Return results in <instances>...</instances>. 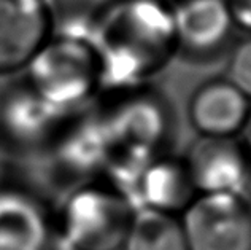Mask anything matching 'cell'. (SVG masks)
Segmentation results:
<instances>
[{
	"mask_svg": "<svg viewBox=\"0 0 251 250\" xmlns=\"http://www.w3.org/2000/svg\"><path fill=\"white\" fill-rule=\"evenodd\" d=\"M166 2L172 5V3H175V2H178V0H166Z\"/></svg>",
	"mask_w": 251,
	"mask_h": 250,
	"instance_id": "obj_17",
	"label": "cell"
},
{
	"mask_svg": "<svg viewBox=\"0 0 251 250\" xmlns=\"http://www.w3.org/2000/svg\"><path fill=\"white\" fill-rule=\"evenodd\" d=\"M188 250H251V206L230 193H201L183 210Z\"/></svg>",
	"mask_w": 251,
	"mask_h": 250,
	"instance_id": "obj_5",
	"label": "cell"
},
{
	"mask_svg": "<svg viewBox=\"0 0 251 250\" xmlns=\"http://www.w3.org/2000/svg\"><path fill=\"white\" fill-rule=\"evenodd\" d=\"M40 155L56 180L78 187L102 174L108 158V140L97 107L88 104L67 111Z\"/></svg>",
	"mask_w": 251,
	"mask_h": 250,
	"instance_id": "obj_4",
	"label": "cell"
},
{
	"mask_svg": "<svg viewBox=\"0 0 251 250\" xmlns=\"http://www.w3.org/2000/svg\"><path fill=\"white\" fill-rule=\"evenodd\" d=\"M172 18L178 50L199 57L220 51L235 28L226 0H178Z\"/></svg>",
	"mask_w": 251,
	"mask_h": 250,
	"instance_id": "obj_10",
	"label": "cell"
},
{
	"mask_svg": "<svg viewBox=\"0 0 251 250\" xmlns=\"http://www.w3.org/2000/svg\"><path fill=\"white\" fill-rule=\"evenodd\" d=\"M19 80L0 93V147L6 151L40 153L64 115Z\"/></svg>",
	"mask_w": 251,
	"mask_h": 250,
	"instance_id": "obj_6",
	"label": "cell"
},
{
	"mask_svg": "<svg viewBox=\"0 0 251 250\" xmlns=\"http://www.w3.org/2000/svg\"><path fill=\"white\" fill-rule=\"evenodd\" d=\"M239 137H240L242 147L245 148L247 155L250 156V160H251V116H250V120H248V123H247V126L243 128L242 134H240Z\"/></svg>",
	"mask_w": 251,
	"mask_h": 250,
	"instance_id": "obj_15",
	"label": "cell"
},
{
	"mask_svg": "<svg viewBox=\"0 0 251 250\" xmlns=\"http://www.w3.org/2000/svg\"><path fill=\"white\" fill-rule=\"evenodd\" d=\"M88 42L100 67V89L142 86L178 51L166 0H108L92 11Z\"/></svg>",
	"mask_w": 251,
	"mask_h": 250,
	"instance_id": "obj_1",
	"label": "cell"
},
{
	"mask_svg": "<svg viewBox=\"0 0 251 250\" xmlns=\"http://www.w3.org/2000/svg\"><path fill=\"white\" fill-rule=\"evenodd\" d=\"M123 246L124 250H188L181 220L150 207L135 209Z\"/></svg>",
	"mask_w": 251,
	"mask_h": 250,
	"instance_id": "obj_12",
	"label": "cell"
},
{
	"mask_svg": "<svg viewBox=\"0 0 251 250\" xmlns=\"http://www.w3.org/2000/svg\"><path fill=\"white\" fill-rule=\"evenodd\" d=\"M226 78L251 101V35L230 53Z\"/></svg>",
	"mask_w": 251,
	"mask_h": 250,
	"instance_id": "obj_13",
	"label": "cell"
},
{
	"mask_svg": "<svg viewBox=\"0 0 251 250\" xmlns=\"http://www.w3.org/2000/svg\"><path fill=\"white\" fill-rule=\"evenodd\" d=\"M50 0H0V77L23 72L54 30Z\"/></svg>",
	"mask_w": 251,
	"mask_h": 250,
	"instance_id": "obj_7",
	"label": "cell"
},
{
	"mask_svg": "<svg viewBox=\"0 0 251 250\" xmlns=\"http://www.w3.org/2000/svg\"><path fill=\"white\" fill-rule=\"evenodd\" d=\"M23 72L29 86L61 111L84 107L100 91V67L86 38L52 34Z\"/></svg>",
	"mask_w": 251,
	"mask_h": 250,
	"instance_id": "obj_2",
	"label": "cell"
},
{
	"mask_svg": "<svg viewBox=\"0 0 251 250\" xmlns=\"http://www.w3.org/2000/svg\"><path fill=\"white\" fill-rule=\"evenodd\" d=\"M234 26L251 35V0H226Z\"/></svg>",
	"mask_w": 251,
	"mask_h": 250,
	"instance_id": "obj_14",
	"label": "cell"
},
{
	"mask_svg": "<svg viewBox=\"0 0 251 250\" xmlns=\"http://www.w3.org/2000/svg\"><path fill=\"white\" fill-rule=\"evenodd\" d=\"M184 161L197 193H230L247 198L251 160L239 139L199 137Z\"/></svg>",
	"mask_w": 251,
	"mask_h": 250,
	"instance_id": "obj_8",
	"label": "cell"
},
{
	"mask_svg": "<svg viewBox=\"0 0 251 250\" xmlns=\"http://www.w3.org/2000/svg\"><path fill=\"white\" fill-rule=\"evenodd\" d=\"M135 206L108 182L75 187L64 207L67 236L78 250H115L124 244Z\"/></svg>",
	"mask_w": 251,
	"mask_h": 250,
	"instance_id": "obj_3",
	"label": "cell"
},
{
	"mask_svg": "<svg viewBox=\"0 0 251 250\" xmlns=\"http://www.w3.org/2000/svg\"><path fill=\"white\" fill-rule=\"evenodd\" d=\"M196 187L184 158L157 155L151 160L132 192V204L164 212L176 214L196 198Z\"/></svg>",
	"mask_w": 251,
	"mask_h": 250,
	"instance_id": "obj_11",
	"label": "cell"
},
{
	"mask_svg": "<svg viewBox=\"0 0 251 250\" xmlns=\"http://www.w3.org/2000/svg\"><path fill=\"white\" fill-rule=\"evenodd\" d=\"M5 155H6V150L0 147V187H3V185H2V182H3V174H5V170H6V160H5Z\"/></svg>",
	"mask_w": 251,
	"mask_h": 250,
	"instance_id": "obj_16",
	"label": "cell"
},
{
	"mask_svg": "<svg viewBox=\"0 0 251 250\" xmlns=\"http://www.w3.org/2000/svg\"><path fill=\"white\" fill-rule=\"evenodd\" d=\"M188 116L199 137L237 139L251 116V101L227 78H215L193 93Z\"/></svg>",
	"mask_w": 251,
	"mask_h": 250,
	"instance_id": "obj_9",
	"label": "cell"
}]
</instances>
